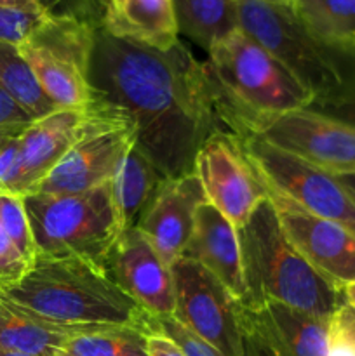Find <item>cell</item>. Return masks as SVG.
<instances>
[{
  "label": "cell",
  "instance_id": "cell-43",
  "mask_svg": "<svg viewBox=\"0 0 355 356\" xmlns=\"http://www.w3.org/2000/svg\"><path fill=\"white\" fill-rule=\"evenodd\" d=\"M354 52H355V40H354Z\"/></svg>",
  "mask_w": 355,
  "mask_h": 356
},
{
  "label": "cell",
  "instance_id": "cell-41",
  "mask_svg": "<svg viewBox=\"0 0 355 356\" xmlns=\"http://www.w3.org/2000/svg\"><path fill=\"white\" fill-rule=\"evenodd\" d=\"M340 179H341V183L345 184V188L350 191V195L354 197V200H355V176H343V177H340Z\"/></svg>",
  "mask_w": 355,
  "mask_h": 356
},
{
  "label": "cell",
  "instance_id": "cell-11",
  "mask_svg": "<svg viewBox=\"0 0 355 356\" xmlns=\"http://www.w3.org/2000/svg\"><path fill=\"white\" fill-rule=\"evenodd\" d=\"M171 271L174 318L223 356H244L240 305L228 289L188 257H180Z\"/></svg>",
  "mask_w": 355,
  "mask_h": 356
},
{
  "label": "cell",
  "instance_id": "cell-26",
  "mask_svg": "<svg viewBox=\"0 0 355 356\" xmlns=\"http://www.w3.org/2000/svg\"><path fill=\"white\" fill-rule=\"evenodd\" d=\"M0 225L10 238V242L16 245L21 256L31 266L33 261L37 259L38 250L33 238V232H31L30 219H28V212L24 209L23 197L0 195Z\"/></svg>",
  "mask_w": 355,
  "mask_h": 356
},
{
  "label": "cell",
  "instance_id": "cell-12",
  "mask_svg": "<svg viewBox=\"0 0 355 356\" xmlns=\"http://www.w3.org/2000/svg\"><path fill=\"white\" fill-rule=\"evenodd\" d=\"M194 174L207 204L221 212L237 229L242 228L267 200V188L232 132H216L195 156Z\"/></svg>",
  "mask_w": 355,
  "mask_h": 356
},
{
  "label": "cell",
  "instance_id": "cell-31",
  "mask_svg": "<svg viewBox=\"0 0 355 356\" xmlns=\"http://www.w3.org/2000/svg\"><path fill=\"white\" fill-rule=\"evenodd\" d=\"M30 268V263L21 256L0 225V294L16 287Z\"/></svg>",
  "mask_w": 355,
  "mask_h": 356
},
{
  "label": "cell",
  "instance_id": "cell-17",
  "mask_svg": "<svg viewBox=\"0 0 355 356\" xmlns=\"http://www.w3.org/2000/svg\"><path fill=\"white\" fill-rule=\"evenodd\" d=\"M181 257L200 264L228 289L240 305L246 302L247 289L239 233L235 226L207 202L197 209L194 232Z\"/></svg>",
  "mask_w": 355,
  "mask_h": 356
},
{
  "label": "cell",
  "instance_id": "cell-1",
  "mask_svg": "<svg viewBox=\"0 0 355 356\" xmlns=\"http://www.w3.org/2000/svg\"><path fill=\"white\" fill-rule=\"evenodd\" d=\"M93 97L125 111L136 148L166 179L194 172L195 156L216 132H232L230 106L209 68L181 44L155 49L94 31Z\"/></svg>",
  "mask_w": 355,
  "mask_h": 356
},
{
  "label": "cell",
  "instance_id": "cell-15",
  "mask_svg": "<svg viewBox=\"0 0 355 356\" xmlns=\"http://www.w3.org/2000/svg\"><path fill=\"white\" fill-rule=\"evenodd\" d=\"M205 202L200 181L194 172L166 179L136 228L145 233L164 261L173 266L183 256L194 232L197 209Z\"/></svg>",
  "mask_w": 355,
  "mask_h": 356
},
{
  "label": "cell",
  "instance_id": "cell-44",
  "mask_svg": "<svg viewBox=\"0 0 355 356\" xmlns=\"http://www.w3.org/2000/svg\"><path fill=\"white\" fill-rule=\"evenodd\" d=\"M104 6H106V0H104Z\"/></svg>",
  "mask_w": 355,
  "mask_h": 356
},
{
  "label": "cell",
  "instance_id": "cell-4",
  "mask_svg": "<svg viewBox=\"0 0 355 356\" xmlns=\"http://www.w3.org/2000/svg\"><path fill=\"white\" fill-rule=\"evenodd\" d=\"M207 65L235 122L274 117L308 108L313 94L240 28L209 49ZM233 134V132H232Z\"/></svg>",
  "mask_w": 355,
  "mask_h": 356
},
{
  "label": "cell",
  "instance_id": "cell-23",
  "mask_svg": "<svg viewBox=\"0 0 355 356\" xmlns=\"http://www.w3.org/2000/svg\"><path fill=\"white\" fill-rule=\"evenodd\" d=\"M0 89L31 120H38L61 110L42 89L19 45L3 40H0Z\"/></svg>",
  "mask_w": 355,
  "mask_h": 356
},
{
  "label": "cell",
  "instance_id": "cell-37",
  "mask_svg": "<svg viewBox=\"0 0 355 356\" xmlns=\"http://www.w3.org/2000/svg\"><path fill=\"white\" fill-rule=\"evenodd\" d=\"M333 318L336 320L343 329H347L348 334L355 339V308L343 305L336 313H334Z\"/></svg>",
  "mask_w": 355,
  "mask_h": 356
},
{
  "label": "cell",
  "instance_id": "cell-29",
  "mask_svg": "<svg viewBox=\"0 0 355 356\" xmlns=\"http://www.w3.org/2000/svg\"><path fill=\"white\" fill-rule=\"evenodd\" d=\"M308 108L355 127V73L345 80L340 89L322 99L313 101Z\"/></svg>",
  "mask_w": 355,
  "mask_h": 356
},
{
  "label": "cell",
  "instance_id": "cell-2",
  "mask_svg": "<svg viewBox=\"0 0 355 356\" xmlns=\"http://www.w3.org/2000/svg\"><path fill=\"white\" fill-rule=\"evenodd\" d=\"M0 296L45 322L82 332L108 327L148 330L152 318L104 268L77 256L38 254L23 280Z\"/></svg>",
  "mask_w": 355,
  "mask_h": 356
},
{
  "label": "cell",
  "instance_id": "cell-9",
  "mask_svg": "<svg viewBox=\"0 0 355 356\" xmlns=\"http://www.w3.org/2000/svg\"><path fill=\"white\" fill-rule=\"evenodd\" d=\"M96 28L77 21L45 17L19 49L42 89L59 108L93 103L89 82Z\"/></svg>",
  "mask_w": 355,
  "mask_h": 356
},
{
  "label": "cell",
  "instance_id": "cell-25",
  "mask_svg": "<svg viewBox=\"0 0 355 356\" xmlns=\"http://www.w3.org/2000/svg\"><path fill=\"white\" fill-rule=\"evenodd\" d=\"M146 332L136 327H108L66 341L58 356H148Z\"/></svg>",
  "mask_w": 355,
  "mask_h": 356
},
{
  "label": "cell",
  "instance_id": "cell-27",
  "mask_svg": "<svg viewBox=\"0 0 355 356\" xmlns=\"http://www.w3.org/2000/svg\"><path fill=\"white\" fill-rule=\"evenodd\" d=\"M35 9L51 19L77 21L101 28L104 23V0H28Z\"/></svg>",
  "mask_w": 355,
  "mask_h": 356
},
{
  "label": "cell",
  "instance_id": "cell-22",
  "mask_svg": "<svg viewBox=\"0 0 355 356\" xmlns=\"http://www.w3.org/2000/svg\"><path fill=\"white\" fill-rule=\"evenodd\" d=\"M178 33L209 52L239 28L235 0H173Z\"/></svg>",
  "mask_w": 355,
  "mask_h": 356
},
{
  "label": "cell",
  "instance_id": "cell-7",
  "mask_svg": "<svg viewBox=\"0 0 355 356\" xmlns=\"http://www.w3.org/2000/svg\"><path fill=\"white\" fill-rule=\"evenodd\" d=\"M134 145L132 118L93 97L77 139L35 193L73 195L110 183Z\"/></svg>",
  "mask_w": 355,
  "mask_h": 356
},
{
  "label": "cell",
  "instance_id": "cell-14",
  "mask_svg": "<svg viewBox=\"0 0 355 356\" xmlns=\"http://www.w3.org/2000/svg\"><path fill=\"white\" fill-rule=\"evenodd\" d=\"M104 270L152 318L174 315L173 271L141 229L122 233Z\"/></svg>",
  "mask_w": 355,
  "mask_h": 356
},
{
  "label": "cell",
  "instance_id": "cell-33",
  "mask_svg": "<svg viewBox=\"0 0 355 356\" xmlns=\"http://www.w3.org/2000/svg\"><path fill=\"white\" fill-rule=\"evenodd\" d=\"M240 329H242L244 356H282L256 329L240 306Z\"/></svg>",
  "mask_w": 355,
  "mask_h": 356
},
{
  "label": "cell",
  "instance_id": "cell-34",
  "mask_svg": "<svg viewBox=\"0 0 355 356\" xmlns=\"http://www.w3.org/2000/svg\"><path fill=\"white\" fill-rule=\"evenodd\" d=\"M326 356H355V339L331 316Z\"/></svg>",
  "mask_w": 355,
  "mask_h": 356
},
{
  "label": "cell",
  "instance_id": "cell-40",
  "mask_svg": "<svg viewBox=\"0 0 355 356\" xmlns=\"http://www.w3.org/2000/svg\"><path fill=\"white\" fill-rule=\"evenodd\" d=\"M343 294H345V302L352 308H355V280L350 282L343 287Z\"/></svg>",
  "mask_w": 355,
  "mask_h": 356
},
{
  "label": "cell",
  "instance_id": "cell-13",
  "mask_svg": "<svg viewBox=\"0 0 355 356\" xmlns=\"http://www.w3.org/2000/svg\"><path fill=\"white\" fill-rule=\"evenodd\" d=\"M289 242L315 270L345 287L355 280V233L267 190Z\"/></svg>",
  "mask_w": 355,
  "mask_h": 356
},
{
  "label": "cell",
  "instance_id": "cell-19",
  "mask_svg": "<svg viewBox=\"0 0 355 356\" xmlns=\"http://www.w3.org/2000/svg\"><path fill=\"white\" fill-rule=\"evenodd\" d=\"M103 28L115 37L162 51L180 42L173 0H106Z\"/></svg>",
  "mask_w": 355,
  "mask_h": 356
},
{
  "label": "cell",
  "instance_id": "cell-35",
  "mask_svg": "<svg viewBox=\"0 0 355 356\" xmlns=\"http://www.w3.org/2000/svg\"><path fill=\"white\" fill-rule=\"evenodd\" d=\"M146 350L148 356H187L169 336L157 329H148L146 332Z\"/></svg>",
  "mask_w": 355,
  "mask_h": 356
},
{
  "label": "cell",
  "instance_id": "cell-30",
  "mask_svg": "<svg viewBox=\"0 0 355 356\" xmlns=\"http://www.w3.org/2000/svg\"><path fill=\"white\" fill-rule=\"evenodd\" d=\"M45 19L44 14L0 6V40L17 44L26 40Z\"/></svg>",
  "mask_w": 355,
  "mask_h": 356
},
{
  "label": "cell",
  "instance_id": "cell-6",
  "mask_svg": "<svg viewBox=\"0 0 355 356\" xmlns=\"http://www.w3.org/2000/svg\"><path fill=\"white\" fill-rule=\"evenodd\" d=\"M23 200L42 256H77L104 268L124 233L111 181L82 193H31Z\"/></svg>",
  "mask_w": 355,
  "mask_h": 356
},
{
  "label": "cell",
  "instance_id": "cell-21",
  "mask_svg": "<svg viewBox=\"0 0 355 356\" xmlns=\"http://www.w3.org/2000/svg\"><path fill=\"white\" fill-rule=\"evenodd\" d=\"M164 181L166 177L150 162L148 156L136 148V145L129 149L111 179L115 209L124 232L138 226L143 212Z\"/></svg>",
  "mask_w": 355,
  "mask_h": 356
},
{
  "label": "cell",
  "instance_id": "cell-36",
  "mask_svg": "<svg viewBox=\"0 0 355 356\" xmlns=\"http://www.w3.org/2000/svg\"><path fill=\"white\" fill-rule=\"evenodd\" d=\"M31 118L0 89V127H9V125H28L31 124Z\"/></svg>",
  "mask_w": 355,
  "mask_h": 356
},
{
  "label": "cell",
  "instance_id": "cell-20",
  "mask_svg": "<svg viewBox=\"0 0 355 356\" xmlns=\"http://www.w3.org/2000/svg\"><path fill=\"white\" fill-rule=\"evenodd\" d=\"M79 334L84 332L45 322L0 296V351L58 356L66 341Z\"/></svg>",
  "mask_w": 355,
  "mask_h": 356
},
{
  "label": "cell",
  "instance_id": "cell-24",
  "mask_svg": "<svg viewBox=\"0 0 355 356\" xmlns=\"http://www.w3.org/2000/svg\"><path fill=\"white\" fill-rule=\"evenodd\" d=\"M317 38L341 49H354L355 0H289Z\"/></svg>",
  "mask_w": 355,
  "mask_h": 356
},
{
  "label": "cell",
  "instance_id": "cell-42",
  "mask_svg": "<svg viewBox=\"0 0 355 356\" xmlns=\"http://www.w3.org/2000/svg\"><path fill=\"white\" fill-rule=\"evenodd\" d=\"M0 356H33L26 353H16V351H0Z\"/></svg>",
  "mask_w": 355,
  "mask_h": 356
},
{
  "label": "cell",
  "instance_id": "cell-3",
  "mask_svg": "<svg viewBox=\"0 0 355 356\" xmlns=\"http://www.w3.org/2000/svg\"><path fill=\"white\" fill-rule=\"evenodd\" d=\"M237 233L247 289L240 306L277 301L331 318L347 305L343 287L315 270L289 242L268 198Z\"/></svg>",
  "mask_w": 355,
  "mask_h": 356
},
{
  "label": "cell",
  "instance_id": "cell-28",
  "mask_svg": "<svg viewBox=\"0 0 355 356\" xmlns=\"http://www.w3.org/2000/svg\"><path fill=\"white\" fill-rule=\"evenodd\" d=\"M148 329H157L160 332H164L166 336H169L181 350L184 351L187 356H223L218 350L211 346L209 343H205L204 339H200L198 336H195L191 330H188L187 327L181 325L174 316H160V318H150Z\"/></svg>",
  "mask_w": 355,
  "mask_h": 356
},
{
  "label": "cell",
  "instance_id": "cell-5",
  "mask_svg": "<svg viewBox=\"0 0 355 356\" xmlns=\"http://www.w3.org/2000/svg\"><path fill=\"white\" fill-rule=\"evenodd\" d=\"M239 28L270 52L313 97L322 99L354 75V49L326 44L310 31L289 0H235Z\"/></svg>",
  "mask_w": 355,
  "mask_h": 356
},
{
  "label": "cell",
  "instance_id": "cell-8",
  "mask_svg": "<svg viewBox=\"0 0 355 356\" xmlns=\"http://www.w3.org/2000/svg\"><path fill=\"white\" fill-rule=\"evenodd\" d=\"M265 188L319 218L355 233V200L341 179L258 136L235 134Z\"/></svg>",
  "mask_w": 355,
  "mask_h": 356
},
{
  "label": "cell",
  "instance_id": "cell-39",
  "mask_svg": "<svg viewBox=\"0 0 355 356\" xmlns=\"http://www.w3.org/2000/svg\"><path fill=\"white\" fill-rule=\"evenodd\" d=\"M2 7H10V9H21V10H31V13H38L28 0H0Z\"/></svg>",
  "mask_w": 355,
  "mask_h": 356
},
{
  "label": "cell",
  "instance_id": "cell-16",
  "mask_svg": "<svg viewBox=\"0 0 355 356\" xmlns=\"http://www.w3.org/2000/svg\"><path fill=\"white\" fill-rule=\"evenodd\" d=\"M87 106L61 108L47 117L33 120L21 131L17 138V197L35 193L47 174L58 165L79 136L80 127L86 120Z\"/></svg>",
  "mask_w": 355,
  "mask_h": 356
},
{
  "label": "cell",
  "instance_id": "cell-18",
  "mask_svg": "<svg viewBox=\"0 0 355 356\" xmlns=\"http://www.w3.org/2000/svg\"><path fill=\"white\" fill-rule=\"evenodd\" d=\"M242 309L282 356L327 355L331 318H322L277 301L242 306Z\"/></svg>",
  "mask_w": 355,
  "mask_h": 356
},
{
  "label": "cell",
  "instance_id": "cell-32",
  "mask_svg": "<svg viewBox=\"0 0 355 356\" xmlns=\"http://www.w3.org/2000/svg\"><path fill=\"white\" fill-rule=\"evenodd\" d=\"M19 134L9 139L0 149V195H16L17 167H19V159H17L19 143H17V138H19Z\"/></svg>",
  "mask_w": 355,
  "mask_h": 356
},
{
  "label": "cell",
  "instance_id": "cell-10",
  "mask_svg": "<svg viewBox=\"0 0 355 356\" xmlns=\"http://www.w3.org/2000/svg\"><path fill=\"white\" fill-rule=\"evenodd\" d=\"M232 132L258 136L338 177L355 176V127L313 108L235 122Z\"/></svg>",
  "mask_w": 355,
  "mask_h": 356
},
{
  "label": "cell",
  "instance_id": "cell-38",
  "mask_svg": "<svg viewBox=\"0 0 355 356\" xmlns=\"http://www.w3.org/2000/svg\"><path fill=\"white\" fill-rule=\"evenodd\" d=\"M26 125H9V127H0V149L6 145L9 139H13L14 136L19 134Z\"/></svg>",
  "mask_w": 355,
  "mask_h": 356
}]
</instances>
